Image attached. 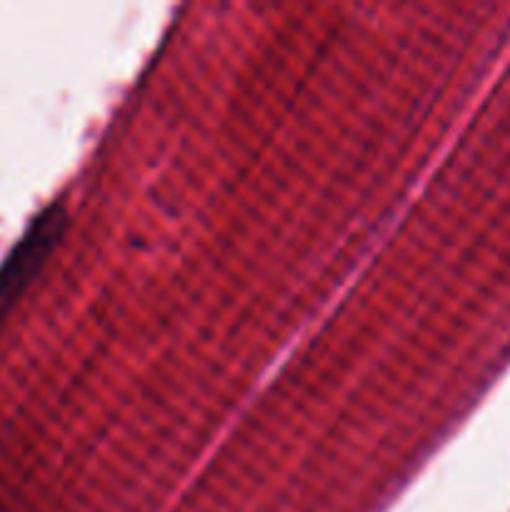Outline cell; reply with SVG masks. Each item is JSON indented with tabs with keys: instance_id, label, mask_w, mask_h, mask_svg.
I'll use <instances>...</instances> for the list:
<instances>
[{
	"instance_id": "1",
	"label": "cell",
	"mask_w": 510,
	"mask_h": 512,
	"mask_svg": "<svg viewBox=\"0 0 510 512\" xmlns=\"http://www.w3.org/2000/svg\"><path fill=\"white\" fill-rule=\"evenodd\" d=\"M65 210L60 203L48 205L38 218L30 223L23 238L15 243L8 258L0 265V320L18 303L20 295L30 285V280L40 273L48 255L58 245L65 230Z\"/></svg>"
}]
</instances>
